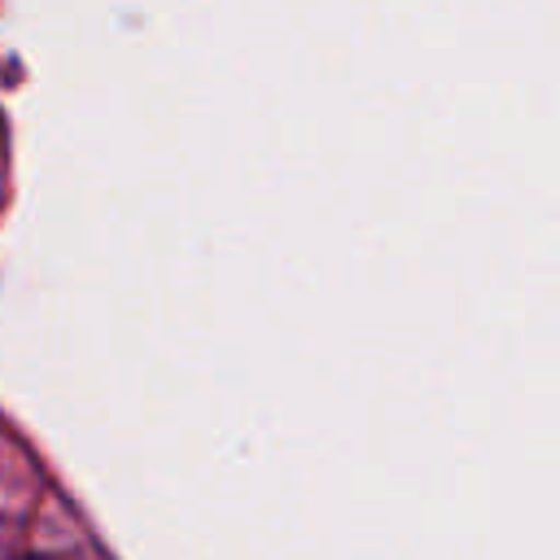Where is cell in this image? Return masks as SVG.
Instances as JSON below:
<instances>
[{
    "label": "cell",
    "mask_w": 560,
    "mask_h": 560,
    "mask_svg": "<svg viewBox=\"0 0 560 560\" xmlns=\"http://www.w3.org/2000/svg\"><path fill=\"white\" fill-rule=\"evenodd\" d=\"M18 560H52V556H18Z\"/></svg>",
    "instance_id": "obj_1"
}]
</instances>
